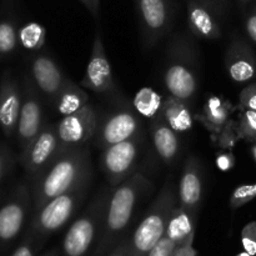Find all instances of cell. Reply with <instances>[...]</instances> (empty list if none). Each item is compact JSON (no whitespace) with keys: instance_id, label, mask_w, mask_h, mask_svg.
I'll list each match as a JSON object with an SVG mask.
<instances>
[{"instance_id":"obj_8","label":"cell","mask_w":256,"mask_h":256,"mask_svg":"<svg viewBox=\"0 0 256 256\" xmlns=\"http://www.w3.org/2000/svg\"><path fill=\"white\" fill-rule=\"evenodd\" d=\"M98 126V112L90 104H86L74 114L62 116V119L55 124L60 149L84 146L95 136Z\"/></svg>"},{"instance_id":"obj_34","label":"cell","mask_w":256,"mask_h":256,"mask_svg":"<svg viewBox=\"0 0 256 256\" xmlns=\"http://www.w3.org/2000/svg\"><path fill=\"white\" fill-rule=\"evenodd\" d=\"M216 162L218 169L222 170V172H229L234 168L235 165V156L232 152H220L216 154Z\"/></svg>"},{"instance_id":"obj_11","label":"cell","mask_w":256,"mask_h":256,"mask_svg":"<svg viewBox=\"0 0 256 256\" xmlns=\"http://www.w3.org/2000/svg\"><path fill=\"white\" fill-rule=\"evenodd\" d=\"M35 82L32 79L25 80L24 98L22 102L19 122H18L16 134L22 152L29 146L30 142L39 135L42 126V108L38 92L35 90Z\"/></svg>"},{"instance_id":"obj_18","label":"cell","mask_w":256,"mask_h":256,"mask_svg":"<svg viewBox=\"0 0 256 256\" xmlns=\"http://www.w3.org/2000/svg\"><path fill=\"white\" fill-rule=\"evenodd\" d=\"M22 102L18 84L6 75L0 86V128L6 136L16 132Z\"/></svg>"},{"instance_id":"obj_16","label":"cell","mask_w":256,"mask_h":256,"mask_svg":"<svg viewBox=\"0 0 256 256\" xmlns=\"http://www.w3.org/2000/svg\"><path fill=\"white\" fill-rule=\"evenodd\" d=\"M29 204V192L25 186H20L12 199L0 208V240L10 242L19 234L24 225Z\"/></svg>"},{"instance_id":"obj_25","label":"cell","mask_w":256,"mask_h":256,"mask_svg":"<svg viewBox=\"0 0 256 256\" xmlns=\"http://www.w3.org/2000/svg\"><path fill=\"white\" fill-rule=\"evenodd\" d=\"M134 104L140 114L152 119L162 114V98L150 88H144L135 95Z\"/></svg>"},{"instance_id":"obj_13","label":"cell","mask_w":256,"mask_h":256,"mask_svg":"<svg viewBox=\"0 0 256 256\" xmlns=\"http://www.w3.org/2000/svg\"><path fill=\"white\" fill-rule=\"evenodd\" d=\"M140 25L145 44L154 46L169 29L172 22V6L169 0H138Z\"/></svg>"},{"instance_id":"obj_36","label":"cell","mask_w":256,"mask_h":256,"mask_svg":"<svg viewBox=\"0 0 256 256\" xmlns=\"http://www.w3.org/2000/svg\"><path fill=\"white\" fill-rule=\"evenodd\" d=\"M80 2L84 4V6L86 8L88 12L98 19L99 18V10H100V0H80Z\"/></svg>"},{"instance_id":"obj_7","label":"cell","mask_w":256,"mask_h":256,"mask_svg":"<svg viewBox=\"0 0 256 256\" xmlns=\"http://www.w3.org/2000/svg\"><path fill=\"white\" fill-rule=\"evenodd\" d=\"M140 138L138 135L102 150L100 166L112 188H118L135 172L142 142Z\"/></svg>"},{"instance_id":"obj_37","label":"cell","mask_w":256,"mask_h":256,"mask_svg":"<svg viewBox=\"0 0 256 256\" xmlns=\"http://www.w3.org/2000/svg\"><path fill=\"white\" fill-rule=\"evenodd\" d=\"M128 254H129V240H122L110 252L109 256H128Z\"/></svg>"},{"instance_id":"obj_9","label":"cell","mask_w":256,"mask_h":256,"mask_svg":"<svg viewBox=\"0 0 256 256\" xmlns=\"http://www.w3.org/2000/svg\"><path fill=\"white\" fill-rule=\"evenodd\" d=\"M62 150L55 124H48L20 154V162L26 174L34 180Z\"/></svg>"},{"instance_id":"obj_45","label":"cell","mask_w":256,"mask_h":256,"mask_svg":"<svg viewBox=\"0 0 256 256\" xmlns=\"http://www.w3.org/2000/svg\"><path fill=\"white\" fill-rule=\"evenodd\" d=\"M239 2H250V0H239Z\"/></svg>"},{"instance_id":"obj_24","label":"cell","mask_w":256,"mask_h":256,"mask_svg":"<svg viewBox=\"0 0 256 256\" xmlns=\"http://www.w3.org/2000/svg\"><path fill=\"white\" fill-rule=\"evenodd\" d=\"M88 102H89V96H88L86 92L78 84H75L72 79H68L66 84L64 85L52 104L59 114L66 116V115L74 114L78 110L82 109L88 104Z\"/></svg>"},{"instance_id":"obj_32","label":"cell","mask_w":256,"mask_h":256,"mask_svg":"<svg viewBox=\"0 0 256 256\" xmlns=\"http://www.w3.org/2000/svg\"><path fill=\"white\" fill-rule=\"evenodd\" d=\"M175 249H176L175 242L170 240L166 235H164L146 256H172Z\"/></svg>"},{"instance_id":"obj_23","label":"cell","mask_w":256,"mask_h":256,"mask_svg":"<svg viewBox=\"0 0 256 256\" xmlns=\"http://www.w3.org/2000/svg\"><path fill=\"white\" fill-rule=\"evenodd\" d=\"M160 116L178 134L186 132L192 129L194 116L189 109V105L176 98L169 96L162 99V114Z\"/></svg>"},{"instance_id":"obj_2","label":"cell","mask_w":256,"mask_h":256,"mask_svg":"<svg viewBox=\"0 0 256 256\" xmlns=\"http://www.w3.org/2000/svg\"><path fill=\"white\" fill-rule=\"evenodd\" d=\"M152 182L142 172H134L115 188L102 220L99 239L92 256H106L116 246L120 236L132 222L135 209Z\"/></svg>"},{"instance_id":"obj_3","label":"cell","mask_w":256,"mask_h":256,"mask_svg":"<svg viewBox=\"0 0 256 256\" xmlns=\"http://www.w3.org/2000/svg\"><path fill=\"white\" fill-rule=\"evenodd\" d=\"M178 205V192L172 180L168 179L150 204L139 226L129 240L128 256H146L166 232L168 222Z\"/></svg>"},{"instance_id":"obj_4","label":"cell","mask_w":256,"mask_h":256,"mask_svg":"<svg viewBox=\"0 0 256 256\" xmlns=\"http://www.w3.org/2000/svg\"><path fill=\"white\" fill-rule=\"evenodd\" d=\"M194 45L184 35H175L169 45L164 82L169 95L189 104L199 85L198 58Z\"/></svg>"},{"instance_id":"obj_40","label":"cell","mask_w":256,"mask_h":256,"mask_svg":"<svg viewBox=\"0 0 256 256\" xmlns=\"http://www.w3.org/2000/svg\"><path fill=\"white\" fill-rule=\"evenodd\" d=\"M199 2H202V4H204L208 9H209V8H212V9L216 10L218 12L222 0H199Z\"/></svg>"},{"instance_id":"obj_26","label":"cell","mask_w":256,"mask_h":256,"mask_svg":"<svg viewBox=\"0 0 256 256\" xmlns=\"http://www.w3.org/2000/svg\"><path fill=\"white\" fill-rule=\"evenodd\" d=\"M19 42L25 49L28 50H39L44 46L45 38H46V30L39 22H28L18 32Z\"/></svg>"},{"instance_id":"obj_15","label":"cell","mask_w":256,"mask_h":256,"mask_svg":"<svg viewBox=\"0 0 256 256\" xmlns=\"http://www.w3.org/2000/svg\"><path fill=\"white\" fill-rule=\"evenodd\" d=\"M225 68L235 82H246L256 75L255 52L245 40L235 38L225 52Z\"/></svg>"},{"instance_id":"obj_39","label":"cell","mask_w":256,"mask_h":256,"mask_svg":"<svg viewBox=\"0 0 256 256\" xmlns=\"http://www.w3.org/2000/svg\"><path fill=\"white\" fill-rule=\"evenodd\" d=\"M12 256H34V248H32V242H26L25 244L20 245Z\"/></svg>"},{"instance_id":"obj_31","label":"cell","mask_w":256,"mask_h":256,"mask_svg":"<svg viewBox=\"0 0 256 256\" xmlns=\"http://www.w3.org/2000/svg\"><path fill=\"white\" fill-rule=\"evenodd\" d=\"M242 242L248 254L256 255V222L245 225L242 232Z\"/></svg>"},{"instance_id":"obj_21","label":"cell","mask_w":256,"mask_h":256,"mask_svg":"<svg viewBox=\"0 0 256 256\" xmlns=\"http://www.w3.org/2000/svg\"><path fill=\"white\" fill-rule=\"evenodd\" d=\"M196 220L198 215L188 212L178 204L170 215L165 235L172 240L176 246L192 242Z\"/></svg>"},{"instance_id":"obj_35","label":"cell","mask_w":256,"mask_h":256,"mask_svg":"<svg viewBox=\"0 0 256 256\" xmlns=\"http://www.w3.org/2000/svg\"><path fill=\"white\" fill-rule=\"evenodd\" d=\"M245 28H246V32L250 36L252 42H256V4L252 8V12L248 16L246 22H245Z\"/></svg>"},{"instance_id":"obj_5","label":"cell","mask_w":256,"mask_h":256,"mask_svg":"<svg viewBox=\"0 0 256 256\" xmlns=\"http://www.w3.org/2000/svg\"><path fill=\"white\" fill-rule=\"evenodd\" d=\"M115 188L102 186L84 212L74 220L62 240V256H88L94 242L99 239L102 220Z\"/></svg>"},{"instance_id":"obj_27","label":"cell","mask_w":256,"mask_h":256,"mask_svg":"<svg viewBox=\"0 0 256 256\" xmlns=\"http://www.w3.org/2000/svg\"><path fill=\"white\" fill-rule=\"evenodd\" d=\"M238 135L239 139L246 140V142H256V112L255 110L245 109L240 115L239 122H238Z\"/></svg>"},{"instance_id":"obj_30","label":"cell","mask_w":256,"mask_h":256,"mask_svg":"<svg viewBox=\"0 0 256 256\" xmlns=\"http://www.w3.org/2000/svg\"><path fill=\"white\" fill-rule=\"evenodd\" d=\"M254 199H256V182L255 184L239 185L232 192L229 202L232 209H238Z\"/></svg>"},{"instance_id":"obj_28","label":"cell","mask_w":256,"mask_h":256,"mask_svg":"<svg viewBox=\"0 0 256 256\" xmlns=\"http://www.w3.org/2000/svg\"><path fill=\"white\" fill-rule=\"evenodd\" d=\"M18 40L19 36L14 24L10 22H0V54L6 55L14 52Z\"/></svg>"},{"instance_id":"obj_29","label":"cell","mask_w":256,"mask_h":256,"mask_svg":"<svg viewBox=\"0 0 256 256\" xmlns=\"http://www.w3.org/2000/svg\"><path fill=\"white\" fill-rule=\"evenodd\" d=\"M236 126V122H234L232 120H229V122L222 128V132L219 134L214 135L216 138L218 148H220L222 150H232L235 146L238 140H240L239 135H238Z\"/></svg>"},{"instance_id":"obj_20","label":"cell","mask_w":256,"mask_h":256,"mask_svg":"<svg viewBox=\"0 0 256 256\" xmlns=\"http://www.w3.org/2000/svg\"><path fill=\"white\" fill-rule=\"evenodd\" d=\"M188 25L195 36L206 40L222 38V29L214 15L199 0H188Z\"/></svg>"},{"instance_id":"obj_42","label":"cell","mask_w":256,"mask_h":256,"mask_svg":"<svg viewBox=\"0 0 256 256\" xmlns=\"http://www.w3.org/2000/svg\"><path fill=\"white\" fill-rule=\"evenodd\" d=\"M252 158H254V160H255V162H256V144L252 148Z\"/></svg>"},{"instance_id":"obj_1","label":"cell","mask_w":256,"mask_h":256,"mask_svg":"<svg viewBox=\"0 0 256 256\" xmlns=\"http://www.w3.org/2000/svg\"><path fill=\"white\" fill-rule=\"evenodd\" d=\"M90 152L86 146L62 150L34 179L32 202L38 212L46 202L92 180Z\"/></svg>"},{"instance_id":"obj_19","label":"cell","mask_w":256,"mask_h":256,"mask_svg":"<svg viewBox=\"0 0 256 256\" xmlns=\"http://www.w3.org/2000/svg\"><path fill=\"white\" fill-rule=\"evenodd\" d=\"M150 134L155 152L166 165H172L180 152V142L178 132L165 122L162 116L152 118L150 122Z\"/></svg>"},{"instance_id":"obj_44","label":"cell","mask_w":256,"mask_h":256,"mask_svg":"<svg viewBox=\"0 0 256 256\" xmlns=\"http://www.w3.org/2000/svg\"><path fill=\"white\" fill-rule=\"evenodd\" d=\"M238 256H252V255L248 254V252H242V254H239V255H238Z\"/></svg>"},{"instance_id":"obj_14","label":"cell","mask_w":256,"mask_h":256,"mask_svg":"<svg viewBox=\"0 0 256 256\" xmlns=\"http://www.w3.org/2000/svg\"><path fill=\"white\" fill-rule=\"evenodd\" d=\"M202 200V165L196 156H189L182 168L178 188V204L198 215Z\"/></svg>"},{"instance_id":"obj_22","label":"cell","mask_w":256,"mask_h":256,"mask_svg":"<svg viewBox=\"0 0 256 256\" xmlns=\"http://www.w3.org/2000/svg\"><path fill=\"white\" fill-rule=\"evenodd\" d=\"M232 112V106L226 99L216 95H210L202 108V114L198 115L196 118L210 132L216 135L229 122Z\"/></svg>"},{"instance_id":"obj_17","label":"cell","mask_w":256,"mask_h":256,"mask_svg":"<svg viewBox=\"0 0 256 256\" xmlns=\"http://www.w3.org/2000/svg\"><path fill=\"white\" fill-rule=\"evenodd\" d=\"M32 75L38 89L52 102L66 84L68 79L59 65L50 56L38 55L32 62Z\"/></svg>"},{"instance_id":"obj_6","label":"cell","mask_w":256,"mask_h":256,"mask_svg":"<svg viewBox=\"0 0 256 256\" xmlns=\"http://www.w3.org/2000/svg\"><path fill=\"white\" fill-rule=\"evenodd\" d=\"M89 184L64 192L54 198L36 212L32 220V232L39 238H46L62 230L80 209L88 195Z\"/></svg>"},{"instance_id":"obj_12","label":"cell","mask_w":256,"mask_h":256,"mask_svg":"<svg viewBox=\"0 0 256 256\" xmlns=\"http://www.w3.org/2000/svg\"><path fill=\"white\" fill-rule=\"evenodd\" d=\"M142 124L136 114L130 110H120L110 115L95 132L94 142L102 150L139 135Z\"/></svg>"},{"instance_id":"obj_38","label":"cell","mask_w":256,"mask_h":256,"mask_svg":"<svg viewBox=\"0 0 256 256\" xmlns=\"http://www.w3.org/2000/svg\"><path fill=\"white\" fill-rule=\"evenodd\" d=\"M172 256H196V252L192 249V242H188V244L176 246Z\"/></svg>"},{"instance_id":"obj_43","label":"cell","mask_w":256,"mask_h":256,"mask_svg":"<svg viewBox=\"0 0 256 256\" xmlns=\"http://www.w3.org/2000/svg\"><path fill=\"white\" fill-rule=\"evenodd\" d=\"M44 256H58V250H52V252H50L49 254H46Z\"/></svg>"},{"instance_id":"obj_10","label":"cell","mask_w":256,"mask_h":256,"mask_svg":"<svg viewBox=\"0 0 256 256\" xmlns=\"http://www.w3.org/2000/svg\"><path fill=\"white\" fill-rule=\"evenodd\" d=\"M82 88L98 92H112L115 90L114 76H112V65L105 52L104 42L100 29H96L92 42V55L86 65V72L80 82Z\"/></svg>"},{"instance_id":"obj_33","label":"cell","mask_w":256,"mask_h":256,"mask_svg":"<svg viewBox=\"0 0 256 256\" xmlns=\"http://www.w3.org/2000/svg\"><path fill=\"white\" fill-rule=\"evenodd\" d=\"M240 106L242 109L255 110L256 112V82L248 85L240 92L239 95Z\"/></svg>"},{"instance_id":"obj_41","label":"cell","mask_w":256,"mask_h":256,"mask_svg":"<svg viewBox=\"0 0 256 256\" xmlns=\"http://www.w3.org/2000/svg\"><path fill=\"white\" fill-rule=\"evenodd\" d=\"M4 170H5V158H4V154L0 152V180H2V175H4Z\"/></svg>"}]
</instances>
